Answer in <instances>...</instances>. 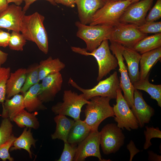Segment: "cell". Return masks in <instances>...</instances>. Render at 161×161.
Returning a JSON list of instances; mask_svg holds the SVG:
<instances>
[{"instance_id": "cell-21", "label": "cell", "mask_w": 161, "mask_h": 161, "mask_svg": "<svg viewBox=\"0 0 161 161\" xmlns=\"http://www.w3.org/2000/svg\"><path fill=\"white\" fill-rule=\"evenodd\" d=\"M161 58V47L141 54L139 80H143L149 76L151 68Z\"/></svg>"}, {"instance_id": "cell-3", "label": "cell", "mask_w": 161, "mask_h": 161, "mask_svg": "<svg viewBox=\"0 0 161 161\" xmlns=\"http://www.w3.org/2000/svg\"><path fill=\"white\" fill-rule=\"evenodd\" d=\"M111 99L107 97L95 96L86 104L84 110L86 118L83 121L91 131L98 129L100 123L106 119L114 117L113 108L109 103Z\"/></svg>"}, {"instance_id": "cell-27", "label": "cell", "mask_w": 161, "mask_h": 161, "mask_svg": "<svg viewBox=\"0 0 161 161\" xmlns=\"http://www.w3.org/2000/svg\"><path fill=\"white\" fill-rule=\"evenodd\" d=\"M161 47V33L147 36L132 48L140 54Z\"/></svg>"}, {"instance_id": "cell-19", "label": "cell", "mask_w": 161, "mask_h": 161, "mask_svg": "<svg viewBox=\"0 0 161 161\" xmlns=\"http://www.w3.org/2000/svg\"><path fill=\"white\" fill-rule=\"evenodd\" d=\"M26 69L19 68L10 72L6 83V99H9L21 92L25 80Z\"/></svg>"}, {"instance_id": "cell-44", "label": "cell", "mask_w": 161, "mask_h": 161, "mask_svg": "<svg viewBox=\"0 0 161 161\" xmlns=\"http://www.w3.org/2000/svg\"><path fill=\"white\" fill-rule=\"evenodd\" d=\"M8 54L0 50V67L7 61Z\"/></svg>"}, {"instance_id": "cell-5", "label": "cell", "mask_w": 161, "mask_h": 161, "mask_svg": "<svg viewBox=\"0 0 161 161\" xmlns=\"http://www.w3.org/2000/svg\"><path fill=\"white\" fill-rule=\"evenodd\" d=\"M132 4L128 0H107L105 4L93 16L89 25H104L114 27L127 7Z\"/></svg>"}, {"instance_id": "cell-13", "label": "cell", "mask_w": 161, "mask_h": 161, "mask_svg": "<svg viewBox=\"0 0 161 161\" xmlns=\"http://www.w3.org/2000/svg\"><path fill=\"white\" fill-rule=\"evenodd\" d=\"M154 0H142L132 3L126 9L120 19V23L140 26L145 22L147 12Z\"/></svg>"}, {"instance_id": "cell-32", "label": "cell", "mask_w": 161, "mask_h": 161, "mask_svg": "<svg viewBox=\"0 0 161 161\" xmlns=\"http://www.w3.org/2000/svg\"><path fill=\"white\" fill-rule=\"evenodd\" d=\"M13 125L9 118L2 120L0 126V145L4 143L11 137Z\"/></svg>"}, {"instance_id": "cell-34", "label": "cell", "mask_w": 161, "mask_h": 161, "mask_svg": "<svg viewBox=\"0 0 161 161\" xmlns=\"http://www.w3.org/2000/svg\"><path fill=\"white\" fill-rule=\"evenodd\" d=\"M137 28L141 32L144 34L161 33V22H145L137 26Z\"/></svg>"}, {"instance_id": "cell-24", "label": "cell", "mask_w": 161, "mask_h": 161, "mask_svg": "<svg viewBox=\"0 0 161 161\" xmlns=\"http://www.w3.org/2000/svg\"><path fill=\"white\" fill-rule=\"evenodd\" d=\"M91 131L89 127L84 121L80 119L75 120L69 132L67 142L77 145L88 135Z\"/></svg>"}, {"instance_id": "cell-35", "label": "cell", "mask_w": 161, "mask_h": 161, "mask_svg": "<svg viewBox=\"0 0 161 161\" xmlns=\"http://www.w3.org/2000/svg\"><path fill=\"white\" fill-rule=\"evenodd\" d=\"M146 130L144 131L145 142L143 146L144 149H147L152 145L151 140L152 138H161V131L158 127L155 128L153 127L146 126Z\"/></svg>"}, {"instance_id": "cell-41", "label": "cell", "mask_w": 161, "mask_h": 161, "mask_svg": "<svg viewBox=\"0 0 161 161\" xmlns=\"http://www.w3.org/2000/svg\"><path fill=\"white\" fill-rule=\"evenodd\" d=\"M38 0H24L25 5L23 8V10L25 12L29 8L30 5L33 2ZM49 2L54 6H56L57 4L55 2L54 0H44Z\"/></svg>"}, {"instance_id": "cell-6", "label": "cell", "mask_w": 161, "mask_h": 161, "mask_svg": "<svg viewBox=\"0 0 161 161\" xmlns=\"http://www.w3.org/2000/svg\"><path fill=\"white\" fill-rule=\"evenodd\" d=\"M68 83L81 92L85 98L88 100L97 96L116 99L117 91L120 89L119 80L116 71L105 79L99 81L97 84L90 89L82 88L71 78L69 79Z\"/></svg>"}, {"instance_id": "cell-47", "label": "cell", "mask_w": 161, "mask_h": 161, "mask_svg": "<svg viewBox=\"0 0 161 161\" xmlns=\"http://www.w3.org/2000/svg\"><path fill=\"white\" fill-rule=\"evenodd\" d=\"M131 2V3H133L138 1H139L140 0H128Z\"/></svg>"}, {"instance_id": "cell-8", "label": "cell", "mask_w": 161, "mask_h": 161, "mask_svg": "<svg viewBox=\"0 0 161 161\" xmlns=\"http://www.w3.org/2000/svg\"><path fill=\"white\" fill-rule=\"evenodd\" d=\"M100 132V145L105 154L115 153L124 144V135L116 124L106 125Z\"/></svg>"}, {"instance_id": "cell-9", "label": "cell", "mask_w": 161, "mask_h": 161, "mask_svg": "<svg viewBox=\"0 0 161 161\" xmlns=\"http://www.w3.org/2000/svg\"><path fill=\"white\" fill-rule=\"evenodd\" d=\"M116 104H113L114 120L119 128L129 131L136 129L139 127L138 121L125 99L121 89L118 90Z\"/></svg>"}, {"instance_id": "cell-36", "label": "cell", "mask_w": 161, "mask_h": 161, "mask_svg": "<svg viewBox=\"0 0 161 161\" xmlns=\"http://www.w3.org/2000/svg\"><path fill=\"white\" fill-rule=\"evenodd\" d=\"M77 148L76 145L64 143L62 153L58 161H72L75 156Z\"/></svg>"}, {"instance_id": "cell-42", "label": "cell", "mask_w": 161, "mask_h": 161, "mask_svg": "<svg viewBox=\"0 0 161 161\" xmlns=\"http://www.w3.org/2000/svg\"><path fill=\"white\" fill-rule=\"evenodd\" d=\"M75 0H54L55 3L61 4L66 6L73 8L75 6Z\"/></svg>"}, {"instance_id": "cell-37", "label": "cell", "mask_w": 161, "mask_h": 161, "mask_svg": "<svg viewBox=\"0 0 161 161\" xmlns=\"http://www.w3.org/2000/svg\"><path fill=\"white\" fill-rule=\"evenodd\" d=\"M16 138L13 134L9 140L0 145V158L2 161H5L7 160L10 161L14 160L13 158L10 157L9 151Z\"/></svg>"}, {"instance_id": "cell-43", "label": "cell", "mask_w": 161, "mask_h": 161, "mask_svg": "<svg viewBox=\"0 0 161 161\" xmlns=\"http://www.w3.org/2000/svg\"><path fill=\"white\" fill-rule=\"evenodd\" d=\"M148 160L150 161H161V156L157 155L151 151H148Z\"/></svg>"}, {"instance_id": "cell-23", "label": "cell", "mask_w": 161, "mask_h": 161, "mask_svg": "<svg viewBox=\"0 0 161 161\" xmlns=\"http://www.w3.org/2000/svg\"><path fill=\"white\" fill-rule=\"evenodd\" d=\"M54 120L56 126L55 132L51 135L52 139H58L63 140L64 143L67 142L69 132L75 120L60 114L57 115Z\"/></svg>"}, {"instance_id": "cell-25", "label": "cell", "mask_w": 161, "mask_h": 161, "mask_svg": "<svg viewBox=\"0 0 161 161\" xmlns=\"http://www.w3.org/2000/svg\"><path fill=\"white\" fill-rule=\"evenodd\" d=\"M65 64L58 58L53 59L51 56L41 60L39 64L40 81L47 75L60 72L65 67Z\"/></svg>"}, {"instance_id": "cell-16", "label": "cell", "mask_w": 161, "mask_h": 161, "mask_svg": "<svg viewBox=\"0 0 161 161\" xmlns=\"http://www.w3.org/2000/svg\"><path fill=\"white\" fill-rule=\"evenodd\" d=\"M131 109L141 128L149 123L154 113L153 108L145 101L142 93L136 89L134 92L133 105Z\"/></svg>"}, {"instance_id": "cell-4", "label": "cell", "mask_w": 161, "mask_h": 161, "mask_svg": "<svg viewBox=\"0 0 161 161\" xmlns=\"http://www.w3.org/2000/svg\"><path fill=\"white\" fill-rule=\"evenodd\" d=\"M78 28L77 37L86 44V50L91 52L97 48L104 40H109L114 27L104 25H87L80 21L75 23Z\"/></svg>"}, {"instance_id": "cell-2", "label": "cell", "mask_w": 161, "mask_h": 161, "mask_svg": "<svg viewBox=\"0 0 161 161\" xmlns=\"http://www.w3.org/2000/svg\"><path fill=\"white\" fill-rule=\"evenodd\" d=\"M109 40H104L100 45L91 52L85 48L71 47L72 51L75 53L85 56L91 55L96 59L98 65V74L97 81H99L112 70L117 67V60L110 52Z\"/></svg>"}, {"instance_id": "cell-28", "label": "cell", "mask_w": 161, "mask_h": 161, "mask_svg": "<svg viewBox=\"0 0 161 161\" xmlns=\"http://www.w3.org/2000/svg\"><path fill=\"white\" fill-rule=\"evenodd\" d=\"M149 76L143 80H139L133 84L135 89L142 90L148 93L151 98L156 100L157 105L161 107V85L151 83L148 80Z\"/></svg>"}, {"instance_id": "cell-1", "label": "cell", "mask_w": 161, "mask_h": 161, "mask_svg": "<svg viewBox=\"0 0 161 161\" xmlns=\"http://www.w3.org/2000/svg\"><path fill=\"white\" fill-rule=\"evenodd\" d=\"M45 17L38 12L24 16L21 32L27 40L34 42L47 54L49 50L48 36L44 25Z\"/></svg>"}, {"instance_id": "cell-15", "label": "cell", "mask_w": 161, "mask_h": 161, "mask_svg": "<svg viewBox=\"0 0 161 161\" xmlns=\"http://www.w3.org/2000/svg\"><path fill=\"white\" fill-rule=\"evenodd\" d=\"M25 12L15 4L9 5L0 13V28L20 32L23 18Z\"/></svg>"}, {"instance_id": "cell-31", "label": "cell", "mask_w": 161, "mask_h": 161, "mask_svg": "<svg viewBox=\"0 0 161 161\" xmlns=\"http://www.w3.org/2000/svg\"><path fill=\"white\" fill-rule=\"evenodd\" d=\"M26 41L22 34L20 33V32L12 31L10 34L8 46L11 50L22 51Z\"/></svg>"}, {"instance_id": "cell-26", "label": "cell", "mask_w": 161, "mask_h": 161, "mask_svg": "<svg viewBox=\"0 0 161 161\" xmlns=\"http://www.w3.org/2000/svg\"><path fill=\"white\" fill-rule=\"evenodd\" d=\"M27 128L26 127L25 128L20 136L16 138L10 150L11 151H13L24 149L28 152L30 157L32 158V153L30 148L32 145L35 148L36 140L33 137L31 132V128L29 129Z\"/></svg>"}, {"instance_id": "cell-20", "label": "cell", "mask_w": 161, "mask_h": 161, "mask_svg": "<svg viewBox=\"0 0 161 161\" xmlns=\"http://www.w3.org/2000/svg\"><path fill=\"white\" fill-rule=\"evenodd\" d=\"M40 89V83H38L32 86L22 94L25 109L27 111L32 112L47 109L38 97Z\"/></svg>"}, {"instance_id": "cell-7", "label": "cell", "mask_w": 161, "mask_h": 161, "mask_svg": "<svg viewBox=\"0 0 161 161\" xmlns=\"http://www.w3.org/2000/svg\"><path fill=\"white\" fill-rule=\"evenodd\" d=\"M89 101L86 100L83 94H78L71 90L64 92L63 101L58 102L51 108L52 111L56 115L68 116L75 121L80 120L81 108Z\"/></svg>"}, {"instance_id": "cell-11", "label": "cell", "mask_w": 161, "mask_h": 161, "mask_svg": "<svg viewBox=\"0 0 161 161\" xmlns=\"http://www.w3.org/2000/svg\"><path fill=\"white\" fill-rule=\"evenodd\" d=\"M110 50L116 58L120 74V89L124 93L123 97L129 107L131 108L134 104V94L135 89L129 76L127 67L124 63V58L121 53L119 44L110 42Z\"/></svg>"}, {"instance_id": "cell-12", "label": "cell", "mask_w": 161, "mask_h": 161, "mask_svg": "<svg viewBox=\"0 0 161 161\" xmlns=\"http://www.w3.org/2000/svg\"><path fill=\"white\" fill-rule=\"evenodd\" d=\"M78 145L73 161H83L91 156L97 158L100 161H107L101 157L100 150V132L98 129L91 131Z\"/></svg>"}, {"instance_id": "cell-10", "label": "cell", "mask_w": 161, "mask_h": 161, "mask_svg": "<svg viewBox=\"0 0 161 161\" xmlns=\"http://www.w3.org/2000/svg\"><path fill=\"white\" fill-rule=\"evenodd\" d=\"M147 36V34L141 32L137 26L120 23L114 27L109 40L110 42L132 48L138 42Z\"/></svg>"}, {"instance_id": "cell-46", "label": "cell", "mask_w": 161, "mask_h": 161, "mask_svg": "<svg viewBox=\"0 0 161 161\" xmlns=\"http://www.w3.org/2000/svg\"><path fill=\"white\" fill-rule=\"evenodd\" d=\"M24 1V0H7L8 4L10 3L13 2L15 4L18 6H20Z\"/></svg>"}, {"instance_id": "cell-22", "label": "cell", "mask_w": 161, "mask_h": 161, "mask_svg": "<svg viewBox=\"0 0 161 161\" xmlns=\"http://www.w3.org/2000/svg\"><path fill=\"white\" fill-rule=\"evenodd\" d=\"M2 107V117L9 118L13 121L15 117L25 109L23 95L17 94L10 99H6Z\"/></svg>"}, {"instance_id": "cell-38", "label": "cell", "mask_w": 161, "mask_h": 161, "mask_svg": "<svg viewBox=\"0 0 161 161\" xmlns=\"http://www.w3.org/2000/svg\"><path fill=\"white\" fill-rule=\"evenodd\" d=\"M161 17V0H157L148 16H146L145 22L156 21Z\"/></svg>"}, {"instance_id": "cell-14", "label": "cell", "mask_w": 161, "mask_h": 161, "mask_svg": "<svg viewBox=\"0 0 161 161\" xmlns=\"http://www.w3.org/2000/svg\"><path fill=\"white\" fill-rule=\"evenodd\" d=\"M41 81L39 98L43 103L53 100L62 88L63 82L62 75L60 72L50 74Z\"/></svg>"}, {"instance_id": "cell-39", "label": "cell", "mask_w": 161, "mask_h": 161, "mask_svg": "<svg viewBox=\"0 0 161 161\" xmlns=\"http://www.w3.org/2000/svg\"><path fill=\"white\" fill-rule=\"evenodd\" d=\"M10 34L0 29V47H6L8 46Z\"/></svg>"}, {"instance_id": "cell-33", "label": "cell", "mask_w": 161, "mask_h": 161, "mask_svg": "<svg viewBox=\"0 0 161 161\" xmlns=\"http://www.w3.org/2000/svg\"><path fill=\"white\" fill-rule=\"evenodd\" d=\"M10 67H0V103H4L6 97V83L10 75Z\"/></svg>"}, {"instance_id": "cell-18", "label": "cell", "mask_w": 161, "mask_h": 161, "mask_svg": "<svg viewBox=\"0 0 161 161\" xmlns=\"http://www.w3.org/2000/svg\"><path fill=\"white\" fill-rule=\"evenodd\" d=\"M119 45L121 53L127 63L129 76L133 84L139 80V64L141 55L132 48Z\"/></svg>"}, {"instance_id": "cell-29", "label": "cell", "mask_w": 161, "mask_h": 161, "mask_svg": "<svg viewBox=\"0 0 161 161\" xmlns=\"http://www.w3.org/2000/svg\"><path fill=\"white\" fill-rule=\"evenodd\" d=\"M38 114L37 112L31 113L24 109L15 117L13 121L20 128L26 127L37 129L40 126L39 122L36 117Z\"/></svg>"}, {"instance_id": "cell-30", "label": "cell", "mask_w": 161, "mask_h": 161, "mask_svg": "<svg viewBox=\"0 0 161 161\" xmlns=\"http://www.w3.org/2000/svg\"><path fill=\"white\" fill-rule=\"evenodd\" d=\"M40 81L39 75V64L34 63L26 69V78L21 92L22 94L26 92L32 86Z\"/></svg>"}, {"instance_id": "cell-45", "label": "cell", "mask_w": 161, "mask_h": 161, "mask_svg": "<svg viewBox=\"0 0 161 161\" xmlns=\"http://www.w3.org/2000/svg\"><path fill=\"white\" fill-rule=\"evenodd\" d=\"M8 6L7 0H0V13Z\"/></svg>"}, {"instance_id": "cell-17", "label": "cell", "mask_w": 161, "mask_h": 161, "mask_svg": "<svg viewBox=\"0 0 161 161\" xmlns=\"http://www.w3.org/2000/svg\"><path fill=\"white\" fill-rule=\"evenodd\" d=\"M107 0H75L78 16L82 24L87 25L91 22L96 12L106 3Z\"/></svg>"}, {"instance_id": "cell-48", "label": "cell", "mask_w": 161, "mask_h": 161, "mask_svg": "<svg viewBox=\"0 0 161 161\" xmlns=\"http://www.w3.org/2000/svg\"><path fill=\"white\" fill-rule=\"evenodd\" d=\"M114 1H123L125 0H112Z\"/></svg>"}, {"instance_id": "cell-40", "label": "cell", "mask_w": 161, "mask_h": 161, "mask_svg": "<svg viewBox=\"0 0 161 161\" xmlns=\"http://www.w3.org/2000/svg\"><path fill=\"white\" fill-rule=\"evenodd\" d=\"M127 148L130 153L129 161H131L135 155L140 152V151L137 148L134 142L132 140L127 144Z\"/></svg>"}]
</instances>
